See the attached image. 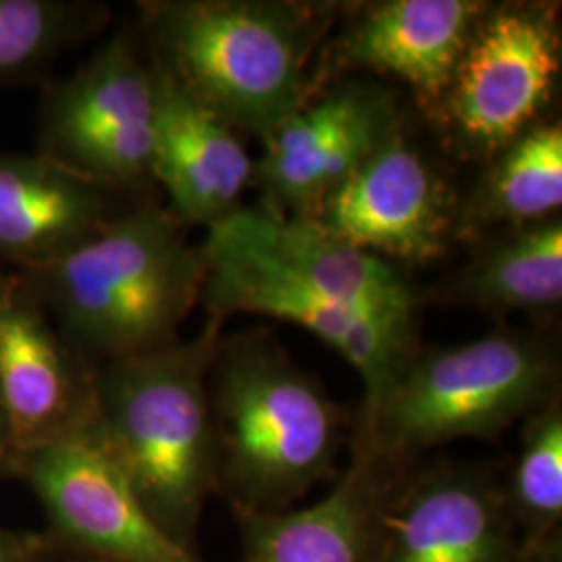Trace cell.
<instances>
[{
  "mask_svg": "<svg viewBox=\"0 0 562 562\" xmlns=\"http://www.w3.org/2000/svg\"><path fill=\"white\" fill-rule=\"evenodd\" d=\"M308 220L383 261L429 262L446 250L452 199L398 125Z\"/></svg>",
  "mask_w": 562,
  "mask_h": 562,
  "instance_id": "11",
  "label": "cell"
},
{
  "mask_svg": "<svg viewBox=\"0 0 562 562\" xmlns=\"http://www.w3.org/2000/svg\"><path fill=\"white\" fill-rule=\"evenodd\" d=\"M462 302L498 313H542L562 301L561 220L515 229L469 262L452 288Z\"/></svg>",
  "mask_w": 562,
  "mask_h": 562,
  "instance_id": "19",
  "label": "cell"
},
{
  "mask_svg": "<svg viewBox=\"0 0 562 562\" xmlns=\"http://www.w3.org/2000/svg\"><path fill=\"white\" fill-rule=\"evenodd\" d=\"M113 194L42 155H0V261L21 273L59 261L120 213Z\"/></svg>",
  "mask_w": 562,
  "mask_h": 562,
  "instance_id": "17",
  "label": "cell"
},
{
  "mask_svg": "<svg viewBox=\"0 0 562 562\" xmlns=\"http://www.w3.org/2000/svg\"><path fill=\"white\" fill-rule=\"evenodd\" d=\"M209 317L192 340L102 362L94 373L102 440L162 531L196 552L202 513L215 496L209 369L222 341Z\"/></svg>",
  "mask_w": 562,
  "mask_h": 562,
  "instance_id": "4",
  "label": "cell"
},
{
  "mask_svg": "<svg viewBox=\"0 0 562 562\" xmlns=\"http://www.w3.org/2000/svg\"><path fill=\"white\" fill-rule=\"evenodd\" d=\"M153 63L155 142L153 178L181 225L211 227L238 209L255 162L236 132L206 111Z\"/></svg>",
  "mask_w": 562,
  "mask_h": 562,
  "instance_id": "16",
  "label": "cell"
},
{
  "mask_svg": "<svg viewBox=\"0 0 562 562\" xmlns=\"http://www.w3.org/2000/svg\"><path fill=\"white\" fill-rule=\"evenodd\" d=\"M169 209L144 204L111 222L34 283L60 334L99 367L178 344L201 304L204 262Z\"/></svg>",
  "mask_w": 562,
  "mask_h": 562,
  "instance_id": "3",
  "label": "cell"
},
{
  "mask_svg": "<svg viewBox=\"0 0 562 562\" xmlns=\"http://www.w3.org/2000/svg\"><path fill=\"white\" fill-rule=\"evenodd\" d=\"M490 4L477 0H383L344 32L340 60L406 81L425 104L442 99Z\"/></svg>",
  "mask_w": 562,
  "mask_h": 562,
  "instance_id": "18",
  "label": "cell"
},
{
  "mask_svg": "<svg viewBox=\"0 0 562 562\" xmlns=\"http://www.w3.org/2000/svg\"><path fill=\"white\" fill-rule=\"evenodd\" d=\"M44 536V533H42ZM44 542H46V554H44V562H97L90 561V559H83V557H76V554H69L65 550H59L57 546L48 542V538L44 536Z\"/></svg>",
  "mask_w": 562,
  "mask_h": 562,
  "instance_id": "25",
  "label": "cell"
},
{
  "mask_svg": "<svg viewBox=\"0 0 562 562\" xmlns=\"http://www.w3.org/2000/svg\"><path fill=\"white\" fill-rule=\"evenodd\" d=\"M559 385L554 350L519 331L419 350L392 392L361 415L352 452L408 467L452 440H498L559 398Z\"/></svg>",
  "mask_w": 562,
  "mask_h": 562,
  "instance_id": "5",
  "label": "cell"
},
{
  "mask_svg": "<svg viewBox=\"0 0 562 562\" xmlns=\"http://www.w3.org/2000/svg\"><path fill=\"white\" fill-rule=\"evenodd\" d=\"M215 494L232 513H283L338 475L344 411L267 331L222 338L209 369Z\"/></svg>",
  "mask_w": 562,
  "mask_h": 562,
  "instance_id": "1",
  "label": "cell"
},
{
  "mask_svg": "<svg viewBox=\"0 0 562 562\" xmlns=\"http://www.w3.org/2000/svg\"><path fill=\"white\" fill-rule=\"evenodd\" d=\"M336 4L162 0L142 4L148 57L234 132L265 140L311 101L308 60Z\"/></svg>",
  "mask_w": 562,
  "mask_h": 562,
  "instance_id": "2",
  "label": "cell"
},
{
  "mask_svg": "<svg viewBox=\"0 0 562 562\" xmlns=\"http://www.w3.org/2000/svg\"><path fill=\"white\" fill-rule=\"evenodd\" d=\"M494 159L464 227L508 223L521 229L561 211V123L531 127Z\"/></svg>",
  "mask_w": 562,
  "mask_h": 562,
  "instance_id": "20",
  "label": "cell"
},
{
  "mask_svg": "<svg viewBox=\"0 0 562 562\" xmlns=\"http://www.w3.org/2000/svg\"><path fill=\"white\" fill-rule=\"evenodd\" d=\"M104 9L71 0H0V83L34 76L102 27Z\"/></svg>",
  "mask_w": 562,
  "mask_h": 562,
  "instance_id": "22",
  "label": "cell"
},
{
  "mask_svg": "<svg viewBox=\"0 0 562 562\" xmlns=\"http://www.w3.org/2000/svg\"><path fill=\"white\" fill-rule=\"evenodd\" d=\"M20 454L11 442V434L0 408V477H18Z\"/></svg>",
  "mask_w": 562,
  "mask_h": 562,
  "instance_id": "24",
  "label": "cell"
},
{
  "mask_svg": "<svg viewBox=\"0 0 562 562\" xmlns=\"http://www.w3.org/2000/svg\"><path fill=\"white\" fill-rule=\"evenodd\" d=\"M504 483L482 464L415 462L383 517L382 562H517Z\"/></svg>",
  "mask_w": 562,
  "mask_h": 562,
  "instance_id": "12",
  "label": "cell"
},
{
  "mask_svg": "<svg viewBox=\"0 0 562 562\" xmlns=\"http://www.w3.org/2000/svg\"><path fill=\"white\" fill-rule=\"evenodd\" d=\"M408 467L352 452L319 503L236 517L240 562H382L385 508Z\"/></svg>",
  "mask_w": 562,
  "mask_h": 562,
  "instance_id": "15",
  "label": "cell"
},
{
  "mask_svg": "<svg viewBox=\"0 0 562 562\" xmlns=\"http://www.w3.org/2000/svg\"><path fill=\"white\" fill-rule=\"evenodd\" d=\"M213 225L323 296L417 338L419 302L392 262L331 236L308 217L283 215L267 204L238 206Z\"/></svg>",
  "mask_w": 562,
  "mask_h": 562,
  "instance_id": "14",
  "label": "cell"
},
{
  "mask_svg": "<svg viewBox=\"0 0 562 562\" xmlns=\"http://www.w3.org/2000/svg\"><path fill=\"white\" fill-rule=\"evenodd\" d=\"M42 533H21L0 525V562H44Z\"/></svg>",
  "mask_w": 562,
  "mask_h": 562,
  "instance_id": "23",
  "label": "cell"
},
{
  "mask_svg": "<svg viewBox=\"0 0 562 562\" xmlns=\"http://www.w3.org/2000/svg\"><path fill=\"white\" fill-rule=\"evenodd\" d=\"M199 252L204 262L201 304L209 317L223 322L234 313H252L311 331L359 371L364 383L361 415H369L392 392L419 355L417 338L323 296L217 225L206 227Z\"/></svg>",
  "mask_w": 562,
  "mask_h": 562,
  "instance_id": "8",
  "label": "cell"
},
{
  "mask_svg": "<svg viewBox=\"0 0 562 562\" xmlns=\"http://www.w3.org/2000/svg\"><path fill=\"white\" fill-rule=\"evenodd\" d=\"M504 501L519 546L561 540L562 404L548 402L522 422L521 450L504 483Z\"/></svg>",
  "mask_w": 562,
  "mask_h": 562,
  "instance_id": "21",
  "label": "cell"
},
{
  "mask_svg": "<svg viewBox=\"0 0 562 562\" xmlns=\"http://www.w3.org/2000/svg\"><path fill=\"white\" fill-rule=\"evenodd\" d=\"M559 71L561 34L552 7H487L434 106L467 155L494 159L536 127Z\"/></svg>",
  "mask_w": 562,
  "mask_h": 562,
  "instance_id": "7",
  "label": "cell"
},
{
  "mask_svg": "<svg viewBox=\"0 0 562 562\" xmlns=\"http://www.w3.org/2000/svg\"><path fill=\"white\" fill-rule=\"evenodd\" d=\"M398 125L392 94L371 83H346L302 104L262 140L265 153L252 173L265 190L262 204L313 217Z\"/></svg>",
  "mask_w": 562,
  "mask_h": 562,
  "instance_id": "13",
  "label": "cell"
},
{
  "mask_svg": "<svg viewBox=\"0 0 562 562\" xmlns=\"http://www.w3.org/2000/svg\"><path fill=\"white\" fill-rule=\"evenodd\" d=\"M18 477L46 515L48 542L97 562H202L167 536L97 427L21 457Z\"/></svg>",
  "mask_w": 562,
  "mask_h": 562,
  "instance_id": "9",
  "label": "cell"
},
{
  "mask_svg": "<svg viewBox=\"0 0 562 562\" xmlns=\"http://www.w3.org/2000/svg\"><path fill=\"white\" fill-rule=\"evenodd\" d=\"M94 373L27 276L0 273V408L20 461L97 427Z\"/></svg>",
  "mask_w": 562,
  "mask_h": 562,
  "instance_id": "10",
  "label": "cell"
},
{
  "mask_svg": "<svg viewBox=\"0 0 562 562\" xmlns=\"http://www.w3.org/2000/svg\"><path fill=\"white\" fill-rule=\"evenodd\" d=\"M38 142V155L111 192L153 178L155 74L136 36H111L48 90Z\"/></svg>",
  "mask_w": 562,
  "mask_h": 562,
  "instance_id": "6",
  "label": "cell"
}]
</instances>
